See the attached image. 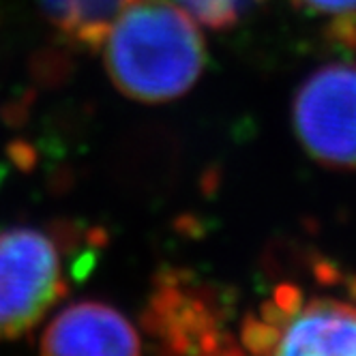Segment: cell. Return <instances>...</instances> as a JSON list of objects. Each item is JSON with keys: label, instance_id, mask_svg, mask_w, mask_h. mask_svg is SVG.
Here are the masks:
<instances>
[{"label": "cell", "instance_id": "cell-4", "mask_svg": "<svg viewBox=\"0 0 356 356\" xmlns=\"http://www.w3.org/2000/svg\"><path fill=\"white\" fill-rule=\"evenodd\" d=\"M146 333L168 352H225L219 305L211 290L193 284L185 273L157 277L142 314Z\"/></svg>", "mask_w": 356, "mask_h": 356}, {"label": "cell", "instance_id": "cell-8", "mask_svg": "<svg viewBox=\"0 0 356 356\" xmlns=\"http://www.w3.org/2000/svg\"><path fill=\"white\" fill-rule=\"evenodd\" d=\"M189 17L209 29L223 31L238 22V17L258 0H170Z\"/></svg>", "mask_w": 356, "mask_h": 356}, {"label": "cell", "instance_id": "cell-6", "mask_svg": "<svg viewBox=\"0 0 356 356\" xmlns=\"http://www.w3.org/2000/svg\"><path fill=\"white\" fill-rule=\"evenodd\" d=\"M275 354H356V307L330 298L298 302L277 324Z\"/></svg>", "mask_w": 356, "mask_h": 356}, {"label": "cell", "instance_id": "cell-7", "mask_svg": "<svg viewBox=\"0 0 356 356\" xmlns=\"http://www.w3.org/2000/svg\"><path fill=\"white\" fill-rule=\"evenodd\" d=\"M49 24L71 43L97 49L127 0H37Z\"/></svg>", "mask_w": 356, "mask_h": 356}, {"label": "cell", "instance_id": "cell-5", "mask_svg": "<svg viewBox=\"0 0 356 356\" xmlns=\"http://www.w3.org/2000/svg\"><path fill=\"white\" fill-rule=\"evenodd\" d=\"M39 350L43 354H138L142 337L112 305L80 300L45 326Z\"/></svg>", "mask_w": 356, "mask_h": 356}, {"label": "cell", "instance_id": "cell-1", "mask_svg": "<svg viewBox=\"0 0 356 356\" xmlns=\"http://www.w3.org/2000/svg\"><path fill=\"white\" fill-rule=\"evenodd\" d=\"M99 47L114 86L142 104L183 97L207 65L193 17L170 0H127Z\"/></svg>", "mask_w": 356, "mask_h": 356}, {"label": "cell", "instance_id": "cell-2", "mask_svg": "<svg viewBox=\"0 0 356 356\" xmlns=\"http://www.w3.org/2000/svg\"><path fill=\"white\" fill-rule=\"evenodd\" d=\"M84 236L65 225L0 230V341L29 335L67 294L78 260L90 258L73 256Z\"/></svg>", "mask_w": 356, "mask_h": 356}, {"label": "cell", "instance_id": "cell-9", "mask_svg": "<svg viewBox=\"0 0 356 356\" xmlns=\"http://www.w3.org/2000/svg\"><path fill=\"white\" fill-rule=\"evenodd\" d=\"M296 3L312 13H324V15L356 13V0H296Z\"/></svg>", "mask_w": 356, "mask_h": 356}, {"label": "cell", "instance_id": "cell-3", "mask_svg": "<svg viewBox=\"0 0 356 356\" xmlns=\"http://www.w3.org/2000/svg\"><path fill=\"white\" fill-rule=\"evenodd\" d=\"M294 127L318 163L356 170V65L333 63L314 71L296 92Z\"/></svg>", "mask_w": 356, "mask_h": 356}]
</instances>
